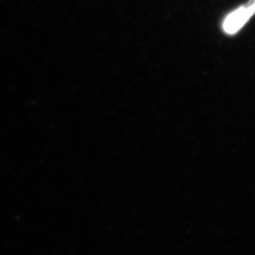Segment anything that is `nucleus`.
Returning <instances> with one entry per match:
<instances>
[{
    "label": "nucleus",
    "instance_id": "obj_1",
    "mask_svg": "<svg viewBox=\"0 0 255 255\" xmlns=\"http://www.w3.org/2000/svg\"><path fill=\"white\" fill-rule=\"evenodd\" d=\"M255 14V0H250L245 5L231 11L225 17L222 28L228 35L237 33Z\"/></svg>",
    "mask_w": 255,
    "mask_h": 255
}]
</instances>
